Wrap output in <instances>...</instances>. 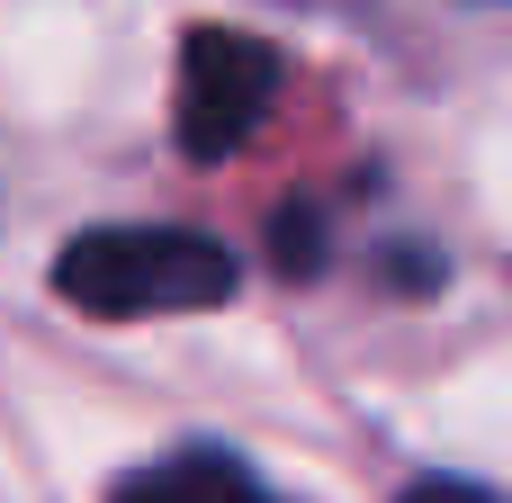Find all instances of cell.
Listing matches in <instances>:
<instances>
[{
    "label": "cell",
    "instance_id": "4",
    "mask_svg": "<svg viewBox=\"0 0 512 503\" xmlns=\"http://www.w3.org/2000/svg\"><path fill=\"white\" fill-rule=\"evenodd\" d=\"M396 503H495V486H468V477H423V486H405Z\"/></svg>",
    "mask_w": 512,
    "mask_h": 503
},
{
    "label": "cell",
    "instance_id": "1",
    "mask_svg": "<svg viewBox=\"0 0 512 503\" xmlns=\"http://www.w3.org/2000/svg\"><path fill=\"white\" fill-rule=\"evenodd\" d=\"M234 288H243V261L216 234H189V225H99V234L54 252V297L81 306V315H108V324L207 315Z\"/></svg>",
    "mask_w": 512,
    "mask_h": 503
},
{
    "label": "cell",
    "instance_id": "2",
    "mask_svg": "<svg viewBox=\"0 0 512 503\" xmlns=\"http://www.w3.org/2000/svg\"><path fill=\"white\" fill-rule=\"evenodd\" d=\"M279 81H288V54L252 27H198L180 45V153L189 162H234L270 108H279Z\"/></svg>",
    "mask_w": 512,
    "mask_h": 503
},
{
    "label": "cell",
    "instance_id": "3",
    "mask_svg": "<svg viewBox=\"0 0 512 503\" xmlns=\"http://www.w3.org/2000/svg\"><path fill=\"white\" fill-rule=\"evenodd\" d=\"M108 503H279V495L243 459H225V450H171V459L135 468Z\"/></svg>",
    "mask_w": 512,
    "mask_h": 503
}]
</instances>
